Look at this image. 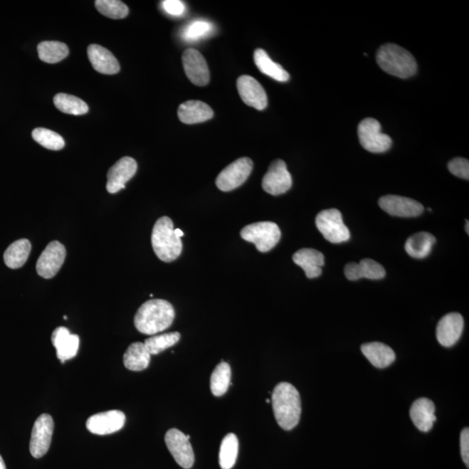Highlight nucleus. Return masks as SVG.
I'll return each mask as SVG.
<instances>
[{
    "instance_id": "72a5a7b5",
    "label": "nucleus",
    "mask_w": 469,
    "mask_h": 469,
    "mask_svg": "<svg viewBox=\"0 0 469 469\" xmlns=\"http://www.w3.org/2000/svg\"><path fill=\"white\" fill-rule=\"evenodd\" d=\"M180 337L179 332L165 333L147 339L144 344L152 356L174 346L179 342Z\"/></svg>"
},
{
    "instance_id": "b1692460",
    "label": "nucleus",
    "mask_w": 469,
    "mask_h": 469,
    "mask_svg": "<svg viewBox=\"0 0 469 469\" xmlns=\"http://www.w3.org/2000/svg\"><path fill=\"white\" fill-rule=\"evenodd\" d=\"M293 261L305 270L307 278H317L322 274V267L325 265V255L317 250L305 248L295 252Z\"/></svg>"
},
{
    "instance_id": "c9c22d12",
    "label": "nucleus",
    "mask_w": 469,
    "mask_h": 469,
    "mask_svg": "<svg viewBox=\"0 0 469 469\" xmlns=\"http://www.w3.org/2000/svg\"><path fill=\"white\" fill-rule=\"evenodd\" d=\"M95 6L101 14L112 19H125L129 14L128 6L118 0H97Z\"/></svg>"
},
{
    "instance_id": "4be33fe9",
    "label": "nucleus",
    "mask_w": 469,
    "mask_h": 469,
    "mask_svg": "<svg viewBox=\"0 0 469 469\" xmlns=\"http://www.w3.org/2000/svg\"><path fill=\"white\" fill-rule=\"evenodd\" d=\"M177 115L181 122L186 125L203 123L214 117L210 105L199 100H189L180 105Z\"/></svg>"
},
{
    "instance_id": "393cba45",
    "label": "nucleus",
    "mask_w": 469,
    "mask_h": 469,
    "mask_svg": "<svg viewBox=\"0 0 469 469\" xmlns=\"http://www.w3.org/2000/svg\"><path fill=\"white\" fill-rule=\"evenodd\" d=\"M364 354L371 364L378 369L387 368L396 360V354L389 346L381 342H369L361 347Z\"/></svg>"
},
{
    "instance_id": "e433bc0d",
    "label": "nucleus",
    "mask_w": 469,
    "mask_h": 469,
    "mask_svg": "<svg viewBox=\"0 0 469 469\" xmlns=\"http://www.w3.org/2000/svg\"><path fill=\"white\" fill-rule=\"evenodd\" d=\"M212 23L204 21V19H198L193 21L190 25L185 26L182 31V36L185 41H196L202 38H206L209 34L212 33Z\"/></svg>"
},
{
    "instance_id": "bb28decb",
    "label": "nucleus",
    "mask_w": 469,
    "mask_h": 469,
    "mask_svg": "<svg viewBox=\"0 0 469 469\" xmlns=\"http://www.w3.org/2000/svg\"><path fill=\"white\" fill-rule=\"evenodd\" d=\"M254 62L260 72L279 82H287L290 74L281 65L275 63L265 51L257 49L254 53Z\"/></svg>"
},
{
    "instance_id": "ddd939ff",
    "label": "nucleus",
    "mask_w": 469,
    "mask_h": 469,
    "mask_svg": "<svg viewBox=\"0 0 469 469\" xmlns=\"http://www.w3.org/2000/svg\"><path fill=\"white\" fill-rule=\"evenodd\" d=\"M379 206L388 214L399 218H416L424 211L423 204L417 201L396 195L382 196Z\"/></svg>"
},
{
    "instance_id": "c756f323",
    "label": "nucleus",
    "mask_w": 469,
    "mask_h": 469,
    "mask_svg": "<svg viewBox=\"0 0 469 469\" xmlns=\"http://www.w3.org/2000/svg\"><path fill=\"white\" fill-rule=\"evenodd\" d=\"M38 57L48 64H55L69 54L68 46L59 41H44L38 46Z\"/></svg>"
},
{
    "instance_id": "2eb2a0df",
    "label": "nucleus",
    "mask_w": 469,
    "mask_h": 469,
    "mask_svg": "<svg viewBox=\"0 0 469 469\" xmlns=\"http://www.w3.org/2000/svg\"><path fill=\"white\" fill-rule=\"evenodd\" d=\"M137 169V164L135 159L130 157H122L108 171L107 184H106L108 192L110 194H115L123 190L126 183L136 174Z\"/></svg>"
},
{
    "instance_id": "4c0bfd02",
    "label": "nucleus",
    "mask_w": 469,
    "mask_h": 469,
    "mask_svg": "<svg viewBox=\"0 0 469 469\" xmlns=\"http://www.w3.org/2000/svg\"><path fill=\"white\" fill-rule=\"evenodd\" d=\"M449 172L453 175L463 179H469V162L463 157H456L448 164Z\"/></svg>"
},
{
    "instance_id": "c85d7f7f",
    "label": "nucleus",
    "mask_w": 469,
    "mask_h": 469,
    "mask_svg": "<svg viewBox=\"0 0 469 469\" xmlns=\"http://www.w3.org/2000/svg\"><path fill=\"white\" fill-rule=\"evenodd\" d=\"M31 251L29 240L19 239L11 243L4 254V261L10 269H19L28 259Z\"/></svg>"
},
{
    "instance_id": "5701e85b",
    "label": "nucleus",
    "mask_w": 469,
    "mask_h": 469,
    "mask_svg": "<svg viewBox=\"0 0 469 469\" xmlns=\"http://www.w3.org/2000/svg\"><path fill=\"white\" fill-rule=\"evenodd\" d=\"M436 406L428 398H420L413 403L409 411L411 420L421 432L431 431L436 421Z\"/></svg>"
},
{
    "instance_id": "1a4fd4ad",
    "label": "nucleus",
    "mask_w": 469,
    "mask_h": 469,
    "mask_svg": "<svg viewBox=\"0 0 469 469\" xmlns=\"http://www.w3.org/2000/svg\"><path fill=\"white\" fill-rule=\"evenodd\" d=\"M53 429V419L48 413H43L35 421L30 441V452L34 458H41L48 452Z\"/></svg>"
},
{
    "instance_id": "2f4dec72",
    "label": "nucleus",
    "mask_w": 469,
    "mask_h": 469,
    "mask_svg": "<svg viewBox=\"0 0 469 469\" xmlns=\"http://www.w3.org/2000/svg\"><path fill=\"white\" fill-rule=\"evenodd\" d=\"M238 439L234 433H228L221 443L219 464L222 469L233 468L238 455Z\"/></svg>"
},
{
    "instance_id": "412c9836",
    "label": "nucleus",
    "mask_w": 469,
    "mask_h": 469,
    "mask_svg": "<svg viewBox=\"0 0 469 469\" xmlns=\"http://www.w3.org/2000/svg\"><path fill=\"white\" fill-rule=\"evenodd\" d=\"M90 62L97 72L106 74H117L120 70L117 59L109 50L100 45H90L88 49Z\"/></svg>"
},
{
    "instance_id": "58836bf2",
    "label": "nucleus",
    "mask_w": 469,
    "mask_h": 469,
    "mask_svg": "<svg viewBox=\"0 0 469 469\" xmlns=\"http://www.w3.org/2000/svg\"><path fill=\"white\" fill-rule=\"evenodd\" d=\"M162 6L167 14L172 16H180L185 11L184 4L179 0H165L162 2Z\"/></svg>"
},
{
    "instance_id": "9d476101",
    "label": "nucleus",
    "mask_w": 469,
    "mask_h": 469,
    "mask_svg": "<svg viewBox=\"0 0 469 469\" xmlns=\"http://www.w3.org/2000/svg\"><path fill=\"white\" fill-rule=\"evenodd\" d=\"M264 191L272 196L285 194L293 186V177L288 171L285 161L277 159L272 162L264 175L262 182Z\"/></svg>"
},
{
    "instance_id": "cd10ccee",
    "label": "nucleus",
    "mask_w": 469,
    "mask_h": 469,
    "mask_svg": "<svg viewBox=\"0 0 469 469\" xmlns=\"http://www.w3.org/2000/svg\"><path fill=\"white\" fill-rule=\"evenodd\" d=\"M151 362V354L143 342H134L128 347L124 354L125 368L132 371H142L148 368Z\"/></svg>"
},
{
    "instance_id": "423d86ee",
    "label": "nucleus",
    "mask_w": 469,
    "mask_h": 469,
    "mask_svg": "<svg viewBox=\"0 0 469 469\" xmlns=\"http://www.w3.org/2000/svg\"><path fill=\"white\" fill-rule=\"evenodd\" d=\"M315 224L327 241L341 243L349 241L350 232L342 220V213L337 209L318 213Z\"/></svg>"
},
{
    "instance_id": "c03bdc74",
    "label": "nucleus",
    "mask_w": 469,
    "mask_h": 469,
    "mask_svg": "<svg viewBox=\"0 0 469 469\" xmlns=\"http://www.w3.org/2000/svg\"><path fill=\"white\" fill-rule=\"evenodd\" d=\"M266 401H267V404H270V399H267Z\"/></svg>"
},
{
    "instance_id": "ea45409f",
    "label": "nucleus",
    "mask_w": 469,
    "mask_h": 469,
    "mask_svg": "<svg viewBox=\"0 0 469 469\" xmlns=\"http://www.w3.org/2000/svg\"><path fill=\"white\" fill-rule=\"evenodd\" d=\"M460 454L467 467L469 466V431L468 428H464L460 433Z\"/></svg>"
},
{
    "instance_id": "0eeeda50",
    "label": "nucleus",
    "mask_w": 469,
    "mask_h": 469,
    "mask_svg": "<svg viewBox=\"0 0 469 469\" xmlns=\"http://www.w3.org/2000/svg\"><path fill=\"white\" fill-rule=\"evenodd\" d=\"M358 137L366 151L382 153L389 151L392 145L391 137L381 132V126L374 118L362 120L358 126Z\"/></svg>"
},
{
    "instance_id": "37998d69",
    "label": "nucleus",
    "mask_w": 469,
    "mask_h": 469,
    "mask_svg": "<svg viewBox=\"0 0 469 469\" xmlns=\"http://www.w3.org/2000/svg\"><path fill=\"white\" fill-rule=\"evenodd\" d=\"M468 227H469V222H468V220H467V221H466V227H465V230H466L468 234L469 233V228H468Z\"/></svg>"
},
{
    "instance_id": "a211bd4d",
    "label": "nucleus",
    "mask_w": 469,
    "mask_h": 469,
    "mask_svg": "<svg viewBox=\"0 0 469 469\" xmlns=\"http://www.w3.org/2000/svg\"><path fill=\"white\" fill-rule=\"evenodd\" d=\"M464 329L463 315L449 313L441 319L436 328V338L444 347L454 346L459 341Z\"/></svg>"
},
{
    "instance_id": "6ab92c4d",
    "label": "nucleus",
    "mask_w": 469,
    "mask_h": 469,
    "mask_svg": "<svg viewBox=\"0 0 469 469\" xmlns=\"http://www.w3.org/2000/svg\"><path fill=\"white\" fill-rule=\"evenodd\" d=\"M52 342L56 349L58 360L65 364V361L77 356L80 339L78 334H70L65 327H58L53 332Z\"/></svg>"
},
{
    "instance_id": "a18cd8bd",
    "label": "nucleus",
    "mask_w": 469,
    "mask_h": 469,
    "mask_svg": "<svg viewBox=\"0 0 469 469\" xmlns=\"http://www.w3.org/2000/svg\"><path fill=\"white\" fill-rule=\"evenodd\" d=\"M428 211H432V210H431V208H428Z\"/></svg>"
},
{
    "instance_id": "f03ea898",
    "label": "nucleus",
    "mask_w": 469,
    "mask_h": 469,
    "mask_svg": "<svg viewBox=\"0 0 469 469\" xmlns=\"http://www.w3.org/2000/svg\"><path fill=\"white\" fill-rule=\"evenodd\" d=\"M175 318V310L167 301L152 299L142 305L134 319L137 330L144 334H156L167 330Z\"/></svg>"
},
{
    "instance_id": "473e14b6",
    "label": "nucleus",
    "mask_w": 469,
    "mask_h": 469,
    "mask_svg": "<svg viewBox=\"0 0 469 469\" xmlns=\"http://www.w3.org/2000/svg\"><path fill=\"white\" fill-rule=\"evenodd\" d=\"M231 369L227 362H220L216 367L211 378V389L215 396H222L227 392L231 384Z\"/></svg>"
},
{
    "instance_id": "7ed1b4c3",
    "label": "nucleus",
    "mask_w": 469,
    "mask_h": 469,
    "mask_svg": "<svg viewBox=\"0 0 469 469\" xmlns=\"http://www.w3.org/2000/svg\"><path fill=\"white\" fill-rule=\"evenodd\" d=\"M376 62L385 73L400 78L416 73L417 64L413 55L396 44H385L377 51Z\"/></svg>"
},
{
    "instance_id": "9b49d317",
    "label": "nucleus",
    "mask_w": 469,
    "mask_h": 469,
    "mask_svg": "<svg viewBox=\"0 0 469 469\" xmlns=\"http://www.w3.org/2000/svg\"><path fill=\"white\" fill-rule=\"evenodd\" d=\"M165 443L177 464L185 469L191 468L195 462L194 452L190 440L179 429L172 428L164 437Z\"/></svg>"
},
{
    "instance_id": "4468645a",
    "label": "nucleus",
    "mask_w": 469,
    "mask_h": 469,
    "mask_svg": "<svg viewBox=\"0 0 469 469\" xmlns=\"http://www.w3.org/2000/svg\"><path fill=\"white\" fill-rule=\"evenodd\" d=\"M185 74L193 84L206 86L210 82V70L206 58L198 50L189 48L183 54Z\"/></svg>"
},
{
    "instance_id": "f3484780",
    "label": "nucleus",
    "mask_w": 469,
    "mask_h": 469,
    "mask_svg": "<svg viewBox=\"0 0 469 469\" xmlns=\"http://www.w3.org/2000/svg\"><path fill=\"white\" fill-rule=\"evenodd\" d=\"M240 98L247 105L258 110L267 107L268 98L260 83L249 75H243L236 82Z\"/></svg>"
},
{
    "instance_id": "39448f33",
    "label": "nucleus",
    "mask_w": 469,
    "mask_h": 469,
    "mask_svg": "<svg viewBox=\"0 0 469 469\" xmlns=\"http://www.w3.org/2000/svg\"><path fill=\"white\" fill-rule=\"evenodd\" d=\"M240 235L246 241L254 243L258 251L263 253L273 249L281 239V231L273 222L250 224L243 228Z\"/></svg>"
},
{
    "instance_id": "79ce46f5",
    "label": "nucleus",
    "mask_w": 469,
    "mask_h": 469,
    "mask_svg": "<svg viewBox=\"0 0 469 469\" xmlns=\"http://www.w3.org/2000/svg\"><path fill=\"white\" fill-rule=\"evenodd\" d=\"M0 469H6L5 462H4L1 455H0Z\"/></svg>"
},
{
    "instance_id": "dca6fc26",
    "label": "nucleus",
    "mask_w": 469,
    "mask_h": 469,
    "mask_svg": "<svg viewBox=\"0 0 469 469\" xmlns=\"http://www.w3.org/2000/svg\"><path fill=\"white\" fill-rule=\"evenodd\" d=\"M125 423V415L123 412L110 411L90 416L86 421V428L94 435L106 436L120 431Z\"/></svg>"
},
{
    "instance_id": "20e7f679",
    "label": "nucleus",
    "mask_w": 469,
    "mask_h": 469,
    "mask_svg": "<svg viewBox=\"0 0 469 469\" xmlns=\"http://www.w3.org/2000/svg\"><path fill=\"white\" fill-rule=\"evenodd\" d=\"M152 244L161 261L171 263L182 253V240L175 234L174 224L168 216L157 221L153 227Z\"/></svg>"
},
{
    "instance_id": "f704fd0d",
    "label": "nucleus",
    "mask_w": 469,
    "mask_h": 469,
    "mask_svg": "<svg viewBox=\"0 0 469 469\" xmlns=\"http://www.w3.org/2000/svg\"><path fill=\"white\" fill-rule=\"evenodd\" d=\"M33 139L39 144L53 151H59L65 147V140L59 134L46 128H36L33 130Z\"/></svg>"
},
{
    "instance_id": "f8f14e48",
    "label": "nucleus",
    "mask_w": 469,
    "mask_h": 469,
    "mask_svg": "<svg viewBox=\"0 0 469 469\" xmlns=\"http://www.w3.org/2000/svg\"><path fill=\"white\" fill-rule=\"evenodd\" d=\"M65 257V246L58 241L51 242L38 259V274L46 279L54 278L61 269Z\"/></svg>"
},
{
    "instance_id": "49530a36",
    "label": "nucleus",
    "mask_w": 469,
    "mask_h": 469,
    "mask_svg": "<svg viewBox=\"0 0 469 469\" xmlns=\"http://www.w3.org/2000/svg\"><path fill=\"white\" fill-rule=\"evenodd\" d=\"M64 319H65V320H66V319H67L66 315H65Z\"/></svg>"
},
{
    "instance_id": "7c9ffc66",
    "label": "nucleus",
    "mask_w": 469,
    "mask_h": 469,
    "mask_svg": "<svg viewBox=\"0 0 469 469\" xmlns=\"http://www.w3.org/2000/svg\"><path fill=\"white\" fill-rule=\"evenodd\" d=\"M53 100L58 110L70 115H84L89 112L88 105L85 101L69 94L58 93Z\"/></svg>"
},
{
    "instance_id": "f257e3e1",
    "label": "nucleus",
    "mask_w": 469,
    "mask_h": 469,
    "mask_svg": "<svg viewBox=\"0 0 469 469\" xmlns=\"http://www.w3.org/2000/svg\"><path fill=\"white\" fill-rule=\"evenodd\" d=\"M275 420L285 431H291L300 421V394L293 384L281 382L275 386L271 397Z\"/></svg>"
},
{
    "instance_id": "aec40b11",
    "label": "nucleus",
    "mask_w": 469,
    "mask_h": 469,
    "mask_svg": "<svg viewBox=\"0 0 469 469\" xmlns=\"http://www.w3.org/2000/svg\"><path fill=\"white\" fill-rule=\"evenodd\" d=\"M345 277L349 281H357L361 278L380 280L385 277L384 266L372 259H364L360 263H349L344 269Z\"/></svg>"
},
{
    "instance_id": "a19ab883",
    "label": "nucleus",
    "mask_w": 469,
    "mask_h": 469,
    "mask_svg": "<svg viewBox=\"0 0 469 469\" xmlns=\"http://www.w3.org/2000/svg\"><path fill=\"white\" fill-rule=\"evenodd\" d=\"M175 234L181 238L184 236V232L181 231L180 228H175Z\"/></svg>"
},
{
    "instance_id": "6e6552de",
    "label": "nucleus",
    "mask_w": 469,
    "mask_h": 469,
    "mask_svg": "<svg viewBox=\"0 0 469 469\" xmlns=\"http://www.w3.org/2000/svg\"><path fill=\"white\" fill-rule=\"evenodd\" d=\"M252 169L253 162L249 157H241L220 172L216 177V186L224 192L233 191L246 183Z\"/></svg>"
},
{
    "instance_id": "a878e982",
    "label": "nucleus",
    "mask_w": 469,
    "mask_h": 469,
    "mask_svg": "<svg viewBox=\"0 0 469 469\" xmlns=\"http://www.w3.org/2000/svg\"><path fill=\"white\" fill-rule=\"evenodd\" d=\"M436 242L435 236L428 232H419L408 238L405 243V251L411 257L423 259L428 257Z\"/></svg>"
}]
</instances>
